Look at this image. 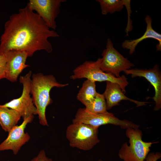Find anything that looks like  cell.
Wrapping results in <instances>:
<instances>
[{
	"instance_id": "3957f363",
	"label": "cell",
	"mask_w": 161,
	"mask_h": 161,
	"mask_svg": "<svg viewBox=\"0 0 161 161\" xmlns=\"http://www.w3.org/2000/svg\"><path fill=\"white\" fill-rule=\"evenodd\" d=\"M101 61V58H98L95 61H85L73 70L70 79L86 78L95 82L110 81L118 84L122 91L125 93V88L129 84L127 78L123 75L117 78L111 74L103 72L100 68Z\"/></svg>"
},
{
	"instance_id": "e0dca14e",
	"label": "cell",
	"mask_w": 161,
	"mask_h": 161,
	"mask_svg": "<svg viewBox=\"0 0 161 161\" xmlns=\"http://www.w3.org/2000/svg\"><path fill=\"white\" fill-rule=\"evenodd\" d=\"M100 5L102 14L106 15L108 13L113 14L119 12L124 7V0H97Z\"/></svg>"
},
{
	"instance_id": "5bb4252c",
	"label": "cell",
	"mask_w": 161,
	"mask_h": 161,
	"mask_svg": "<svg viewBox=\"0 0 161 161\" xmlns=\"http://www.w3.org/2000/svg\"><path fill=\"white\" fill-rule=\"evenodd\" d=\"M145 21L147 24L146 31L144 34L140 37L135 39L126 40L122 44V46L124 49L129 50V54H132L137 45L145 39L148 38H153L158 41L156 46L157 51L161 50V35L155 31L152 26V19L151 17L146 15Z\"/></svg>"
},
{
	"instance_id": "7a4b0ae2",
	"label": "cell",
	"mask_w": 161,
	"mask_h": 161,
	"mask_svg": "<svg viewBox=\"0 0 161 161\" xmlns=\"http://www.w3.org/2000/svg\"><path fill=\"white\" fill-rule=\"evenodd\" d=\"M58 82L52 75H44L39 73L33 74L30 84V93L32 95L34 104L36 108L39 123L48 126L46 117L47 107L52 102L50 95V91L54 87L61 88L68 85Z\"/></svg>"
},
{
	"instance_id": "5b68a950",
	"label": "cell",
	"mask_w": 161,
	"mask_h": 161,
	"mask_svg": "<svg viewBox=\"0 0 161 161\" xmlns=\"http://www.w3.org/2000/svg\"><path fill=\"white\" fill-rule=\"evenodd\" d=\"M126 134L129 145L123 143L118 152L119 157L123 161H144L155 142L143 141L142 132L138 128H128Z\"/></svg>"
},
{
	"instance_id": "4fadbf2b",
	"label": "cell",
	"mask_w": 161,
	"mask_h": 161,
	"mask_svg": "<svg viewBox=\"0 0 161 161\" xmlns=\"http://www.w3.org/2000/svg\"><path fill=\"white\" fill-rule=\"evenodd\" d=\"M106 100L107 110L119 104L122 100H128L135 103L137 107L146 105L147 102H140L134 100L126 96L120 86L118 84L107 81L105 91L103 93Z\"/></svg>"
},
{
	"instance_id": "9c48e42d",
	"label": "cell",
	"mask_w": 161,
	"mask_h": 161,
	"mask_svg": "<svg viewBox=\"0 0 161 161\" xmlns=\"http://www.w3.org/2000/svg\"><path fill=\"white\" fill-rule=\"evenodd\" d=\"M65 0H30L27 4L43 19L48 27L55 30V19L59 14L61 3Z\"/></svg>"
},
{
	"instance_id": "8992f818",
	"label": "cell",
	"mask_w": 161,
	"mask_h": 161,
	"mask_svg": "<svg viewBox=\"0 0 161 161\" xmlns=\"http://www.w3.org/2000/svg\"><path fill=\"white\" fill-rule=\"evenodd\" d=\"M72 122L83 123L98 127L102 125L111 124L120 126L124 129L138 128L140 127L131 121L120 120L112 113L108 112L103 113H93L88 111L85 108H80L78 110Z\"/></svg>"
},
{
	"instance_id": "ba28073f",
	"label": "cell",
	"mask_w": 161,
	"mask_h": 161,
	"mask_svg": "<svg viewBox=\"0 0 161 161\" xmlns=\"http://www.w3.org/2000/svg\"><path fill=\"white\" fill-rule=\"evenodd\" d=\"M31 75L32 72L30 71L25 75L20 77L19 82L23 86L21 96L1 105L18 112L23 120L31 116L37 114V109L30 94Z\"/></svg>"
},
{
	"instance_id": "277c9868",
	"label": "cell",
	"mask_w": 161,
	"mask_h": 161,
	"mask_svg": "<svg viewBox=\"0 0 161 161\" xmlns=\"http://www.w3.org/2000/svg\"><path fill=\"white\" fill-rule=\"evenodd\" d=\"M99 127L80 123H72L66 130L69 145L85 151L91 149L100 142Z\"/></svg>"
},
{
	"instance_id": "30bf717a",
	"label": "cell",
	"mask_w": 161,
	"mask_h": 161,
	"mask_svg": "<svg viewBox=\"0 0 161 161\" xmlns=\"http://www.w3.org/2000/svg\"><path fill=\"white\" fill-rule=\"evenodd\" d=\"M34 115L23 120L21 124L16 126L9 132L7 138L0 144V151L12 150L16 155L21 147L30 139L29 134L24 132L27 125L32 122Z\"/></svg>"
},
{
	"instance_id": "d6986e66",
	"label": "cell",
	"mask_w": 161,
	"mask_h": 161,
	"mask_svg": "<svg viewBox=\"0 0 161 161\" xmlns=\"http://www.w3.org/2000/svg\"><path fill=\"white\" fill-rule=\"evenodd\" d=\"M124 5L126 7L128 13V21L127 26L125 30V32L127 33V35H128L129 32L132 30V26L131 20L130 19V14L131 12L130 5V0H124Z\"/></svg>"
},
{
	"instance_id": "44dd1931",
	"label": "cell",
	"mask_w": 161,
	"mask_h": 161,
	"mask_svg": "<svg viewBox=\"0 0 161 161\" xmlns=\"http://www.w3.org/2000/svg\"><path fill=\"white\" fill-rule=\"evenodd\" d=\"M30 161H53L52 159L47 157L44 150H41L38 155L33 158Z\"/></svg>"
},
{
	"instance_id": "2e32d148",
	"label": "cell",
	"mask_w": 161,
	"mask_h": 161,
	"mask_svg": "<svg viewBox=\"0 0 161 161\" xmlns=\"http://www.w3.org/2000/svg\"><path fill=\"white\" fill-rule=\"evenodd\" d=\"M97 93L95 82L87 79L83 82L79 90L77 99L86 107L93 101Z\"/></svg>"
},
{
	"instance_id": "603a6c76",
	"label": "cell",
	"mask_w": 161,
	"mask_h": 161,
	"mask_svg": "<svg viewBox=\"0 0 161 161\" xmlns=\"http://www.w3.org/2000/svg\"><path fill=\"white\" fill-rule=\"evenodd\" d=\"M98 161H103L101 160H98Z\"/></svg>"
},
{
	"instance_id": "9a60e30c",
	"label": "cell",
	"mask_w": 161,
	"mask_h": 161,
	"mask_svg": "<svg viewBox=\"0 0 161 161\" xmlns=\"http://www.w3.org/2000/svg\"><path fill=\"white\" fill-rule=\"evenodd\" d=\"M21 117L16 110L0 105V125L5 131L9 132L16 125Z\"/></svg>"
},
{
	"instance_id": "ffe728a7",
	"label": "cell",
	"mask_w": 161,
	"mask_h": 161,
	"mask_svg": "<svg viewBox=\"0 0 161 161\" xmlns=\"http://www.w3.org/2000/svg\"><path fill=\"white\" fill-rule=\"evenodd\" d=\"M7 62V59L5 55L0 54V80L5 78V71Z\"/></svg>"
},
{
	"instance_id": "7402d4cb",
	"label": "cell",
	"mask_w": 161,
	"mask_h": 161,
	"mask_svg": "<svg viewBox=\"0 0 161 161\" xmlns=\"http://www.w3.org/2000/svg\"><path fill=\"white\" fill-rule=\"evenodd\" d=\"M161 157L160 152H151L148 153L144 161H157Z\"/></svg>"
},
{
	"instance_id": "8fae6325",
	"label": "cell",
	"mask_w": 161,
	"mask_h": 161,
	"mask_svg": "<svg viewBox=\"0 0 161 161\" xmlns=\"http://www.w3.org/2000/svg\"><path fill=\"white\" fill-rule=\"evenodd\" d=\"M127 75H130L132 78L143 77L152 85L155 90L153 99L155 105L154 110L158 111L161 108V73L157 64L152 69H130L124 72Z\"/></svg>"
},
{
	"instance_id": "6da1fadb",
	"label": "cell",
	"mask_w": 161,
	"mask_h": 161,
	"mask_svg": "<svg viewBox=\"0 0 161 161\" xmlns=\"http://www.w3.org/2000/svg\"><path fill=\"white\" fill-rule=\"evenodd\" d=\"M59 36L27 5L5 23L0 39V54L11 50L25 51L28 57L41 50L50 53L53 49L48 39Z\"/></svg>"
},
{
	"instance_id": "ac0fdd59",
	"label": "cell",
	"mask_w": 161,
	"mask_h": 161,
	"mask_svg": "<svg viewBox=\"0 0 161 161\" xmlns=\"http://www.w3.org/2000/svg\"><path fill=\"white\" fill-rule=\"evenodd\" d=\"M85 108L93 113H103L107 112L106 101L103 94L97 93L93 101Z\"/></svg>"
},
{
	"instance_id": "52a82bcc",
	"label": "cell",
	"mask_w": 161,
	"mask_h": 161,
	"mask_svg": "<svg viewBox=\"0 0 161 161\" xmlns=\"http://www.w3.org/2000/svg\"><path fill=\"white\" fill-rule=\"evenodd\" d=\"M102 55L101 70L117 78L120 77V74L121 72L130 69L134 66L133 63L114 48L113 43L109 38L107 39L106 48L103 51Z\"/></svg>"
},
{
	"instance_id": "7c38bea8",
	"label": "cell",
	"mask_w": 161,
	"mask_h": 161,
	"mask_svg": "<svg viewBox=\"0 0 161 161\" xmlns=\"http://www.w3.org/2000/svg\"><path fill=\"white\" fill-rule=\"evenodd\" d=\"M3 54L7 59L5 78L11 82H16L22 71L30 66L26 64L28 54L25 51L16 50H10Z\"/></svg>"
}]
</instances>
